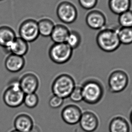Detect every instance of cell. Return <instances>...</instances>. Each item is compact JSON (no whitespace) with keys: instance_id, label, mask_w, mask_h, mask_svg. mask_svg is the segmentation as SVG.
Masks as SVG:
<instances>
[{"instance_id":"cell-1","label":"cell","mask_w":132,"mask_h":132,"mask_svg":"<svg viewBox=\"0 0 132 132\" xmlns=\"http://www.w3.org/2000/svg\"><path fill=\"white\" fill-rule=\"evenodd\" d=\"M81 86L84 102L89 105H95L101 101L104 94V88L100 81L89 78Z\"/></svg>"},{"instance_id":"cell-2","label":"cell","mask_w":132,"mask_h":132,"mask_svg":"<svg viewBox=\"0 0 132 132\" xmlns=\"http://www.w3.org/2000/svg\"><path fill=\"white\" fill-rule=\"evenodd\" d=\"M25 94L20 88L19 80L13 79L5 90L3 100L4 103L11 108H17L23 104Z\"/></svg>"},{"instance_id":"cell-3","label":"cell","mask_w":132,"mask_h":132,"mask_svg":"<svg viewBox=\"0 0 132 132\" xmlns=\"http://www.w3.org/2000/svg\"><path fill=\"white\" fill-rule=\"evenodd\" d=\"M76 86L75 80L72 76L62 74L54 79L52 85V91L53 95L66 99L69 97Z\"/></svg>"},{"instance_id":"cell-4","label":"cell","mask_w":132,"mask_h":132,"mask_svg":"<svg viewBox=\"0 0 132 132\" xmlns=\"http://www.w3.org/2000/svg\"><path fill=\"white\" fill-rule=\"evenodd\" d=\"M96 41L99 48L107 53L116 51L121 44L116 30L112 29L101 31L97 35Z\"/></svg>"},{"instance_id":"cell-5","label":"cell","mask_w":132,"mask_h":132,"mask_svg":"<svg viewBox=\"0 0 132 132\" xmlns=\"http://www.w3.org/2000/svg\"><path fill=\"white\" fill-rule=\"evenodd\" d=\"M108 90L113 93H119L127 87L129 78L127 74L123 70H116L111 72L107 78Z\"/></svg>"},{"instance_id":"cell-6","label":"cell","mask_w":132,"mask_h":132,"mask_svg":"<svg viewBox=\"0 0 132 132\" xmlns=\"http://www.w3.org/2000/svg\"><path fill=\"white\" fill-rule=\"evenodd\" d=\"M72 51L73 50L66 43L54 44L50 48L49 56L55 63L64 64L72 57Z\"/></svg>"},{"instance_id":"cell-7","label":"cell","mask_w":132,"mask_h":132,"mask_svg":"<svg viewBox=\"0 0 132 132\" xmlns=\"http://www.w3.org/2000/svg\"><path fill=\"white\" fill-rule=\"evenodd\" d=\"M20 37L27 42H32L39 35L38 22L33 20H27L23 22L19 28Z\"/></svg>"},{"instance_id":"cell-8","label":"cell","mask_w":132,"mask_h":132,"mask_svg":"<svg viewBox=\"0 0 132 132\" xmlns=\"http://www.w3.org/2000/svg\"><path fill=\"white\" fill-rule=\"evenodd\" d=\"M59 19L66 24H72L77 18V11L75 6L70 2H64L59 4L57 9Z\"/></svg>"},{"instance_id":"cell-9","label":"cell","mask_w":132,"mask_h":132,"mask_svg":"<svg viewBox=\"0 0 132 132\" xmlns=\"http://www.w3.org/2000/svg\"><path fill=\"white\" fill-rule=\"evenodd\" d=\"M82 114V111L80 107L71 104L67 105L62 109L61 117L67 124L74 125L79 123Z\"/></svg>"},{"instance_id":"cell-10","label":"cell","mask_w":132,"mask_h":132,"mask_svg":"<svg viewBox=\"0 0 132 132\" xmlns=\"http://www.w3.org/2000/svg\"><path fill=\"white\" fill-rule=\"evenodd\" d=\"M78 123L84 132H94L99 126V119L93 112L85 111L82 112Z\"/></svg>"},{"instance_id":"cell-11","label":"cell","mask_w":132,"mask_h":132,"mask_svg":"<svg viewBox=\"0 0 132 132\" xmlns=\"http://www.w3.org/2000/svg\"><path fill=\"white\" fill-rule=\"evenodd\" d=\"M20 88L25 94L35 93L39 88V80L36 75L27 73L19 80Z\"/></svg>"},{"instance_id":"cell-12","label":"cell","mask_w":132,"mask_h":132,"mask_svg":"<svg viewBox=\"0 0 132 132\" xmlns=\"http://www.w3.org/2000/svg\"><path fill=\"white\" fill-rule=\"evenodd\" d=\"M25 65L24 57L11 54L6 59L5 66L8 71L12 73L20 72Z\"/></svg>"},{"instance_id":"cell-13","label":"cell","mask_w":132,"mask_h":132,"mask_svg":"<svg viewBox=\"0 0 132 132\" xmlns=\"http://www.w3.org/2000/svg\"><path fill=\"white\" fill-rule=\"evenodd\" d=\"M34 125L33 119L27 114H19L15 118L14 126L15 130L20 132H28Z\"/></svg>"},{"instance_id":"cell-14","label":"cell","mask_w":132,"mask_h":132,"mask_svg":"<svg viewBox=\"0 0 132 132\" xmlns=\"http://www.w3.org/2000/svg\"><path fill=\"white\" fill-rule=\"evenodd\" d=\"M5 50L11 54L23 57L27 53L29 46L26 41L20 37H16L11 45Z\"/></svg>"},{"instance_id":"cell-15","label":"cell","mask_w":132,"mask_h":132,"mask_svg":"<svg viewBox=\"0 0 132 132\" xmlns=\"http://www.w3.org/2000/svg\"><path fill=\"white\" fill-rule=\"evenodd\" d=\"M86 22L87 26L92 29H101L105 24V18L101 12L92 11L87 15Z\"/></svg>"},{"instance_id":"cell-16","label":"cell","mask_w":132,"mask_h":132,"mask_svg":"<svg viewBox=\"0 0 132 132\" xmlns=\"http://www.w3.org/2000/svg\"><path fill=\"white\" fill-rule=\"evenodd\" d=\"M109 130L110 132H129V122L123 117H115L110 120Z\"/></svg>"},{"instance_id":"cell-17","label":"cell","mask_w":132,"mask_h":132,"mask_svg":"<svg viewBox=\"0 0 132 132\" xmlns=\"http://www.w3.org/2000/svg\"><path fill=\"white\" fill-rule=\"evenodd\" d=\"M70 32L65 26L58 24L55 26L50 37L54 44L63 43L66 42Z\"/></svg>"},{"instance_id":"cell-18","label":"cell","mask_w":132,"mask_h":132,"mask_svg":"<svg viewBox=\"0 0 132 132\" xmlns=\"http://www.w3.org/2000/svg\"><path fill=\"white\" fill-rule=\"evenodd\" d=\"M16 38L15 32L7 26L0 27V46L4 50L7 48Z\"/></svg>"},{"instance_id":"cell-19","label":"cell","mask_w":132,"mask_h":132,"mask_svg":"<svg viewBox=\"0 0 132 132\" xmlns=\"http://www.w3.org/2000/svg\"><path fill=\"white\" fill-rule=\"evenodd\" d=\"M131 0H110L109 6L113 13L119 15L129 10Z\"/></svg>"},{"instance_id":"cell-20","label":"cell","mask_w":132,"mask_h":132,"mask_svg":"<svg viewBox=\"0 0 132 132\" xmlns=\"http://www.w3.org/2000/svg\"><path fill=\"white\" fill-rule=\"evenodd\" d=\"M39 35L44 37H49L51 35L55 25L48 19H44L38 22Z\"/></svg>"},{"instance_id":"cell-21","label":"cell","mask_w":132,"mask_h":132,"mask_svg":"<svg viewBox=\"0 0 132 132\" xmlns=\"http://www.w3.org/2000/svg\"><path fill=\"white\" fill-rule=\"evenodd\" d=\"M121 44L128 45L132 44V28L120 27L116 29Z\"/></svg>"},{"instance_id":"cell-22","label":"cell","mask_w":132,"mask_h":132,"mask_svg":"<svg viewBox=\"0 0 132 132\" xmlns=\"http://www.w3.org/2000/svg\"><path fill=\"white\" fill-rule=\"evenodd\" d=\"M81 41V37L79 34L76 31H72L69 34L65 43L73 50L79 46Z\"/></svg>"},{"instance_id":"cell-23","label":"cell","mask_w":132,"mask_h":132,"mask_svg":"<svg viewBox=\"0 0 132 132\" xmlns=\"http://www.w3.org/2000/svg\"><path fill=\"white\" fill-rule=\"evenodd\" d=\"M119 22L121 27L132 28V11L129 10L120 14Z\"/></svg>"},{"instance_id":"cell-24","label":"cell","mask_w":132,"mask_h":132,"mask_svg":"<svg viewBox=\"0 0 132 132\" xmlns=\"http://www.w3.org/2000/svg\"><path fill=\"white\" fill-rule=\"evenodd\" d=\"M39 97L36 93L25 94L23 103L28 108H35L38 105Z\"/></svg>"},{"instance_id":"cell-25","label":"cell","mask_w":132,"mask_h":132,"mask_svg":"<svg viewBox=\"0 0 132 132\" xmlns=\"http://www.w3.org/2000/svg\"><path fill=\"white\" fill-rule=\"evenodd\" d=\"M69 98L71 101L74 103H80L83 101V95L82 90L81 86H76L72 91Z\"/></svg>"},{"instance_id":"cell-26","label":"cell","mask_w":132,"mask_h":132,"mask_svg":"<svg viewBox=\"0 0 132 132\" xmlns=\"http://www.w3.org/2000/svg\"><path fill=\"white\" fill-rule=\"evenodd\" d=\"M64 100L57 96L53 95L50 99L48 104L52 108H59L63 105Z\"/></svg>"},{"instance_id":"cell-27","label":"cell","mask_w":132,"mask_h":132,"mask_svg":"<svg viewBox=\"0 0 132 132\" xmlns=\"http://www.w3.org/2000/svg\"><path fill=\"white\" fill-rule=\"evenodd\" d=\"M80 5L84 9H92L97 4L98 0H78Z\"/></svg>"},{"instance_id":"cell-28","label":"cell","mask_w":132,"mask_h":132,"mask_svg":"<svg viewBox=\"0 0 132 132\" xmlns=\"http://www.w3.org/2000/svg\"><path fill=\"white\" fill-rule=\"evenodd\" d=\"M28 132H40V130L38 127L34 125L31 129Z\"/></svg>"},{"instance_id":"cell-29","label":"cell","mask_w":132,"mask_h":132,"mask_svg":"<svg viewBox=\"0 0 132 132\" xmlns=\"http://www.w3.org/2000/svg\"><path fill=\"white\" fill-rule=\"evenodd\" d=\"M129 122H130V124L132 125V110L131 111V112H130V114H129Z\"/></svg>"},{"instance_id":"cell-30","label":"cell","mask_w":132,"mask_h":132,"mask_svg":"<svg viewBox=\"0 0 132 132\" xmlns=\"http://www.w3.org/2000/svg\"><path fill=\"white\" fill-rule=\"evenodd\" d=\"M11 132H19V131H17V130H13V131H11Z\"/></svg>"},{"instance_id":"cell-31","label":"cell","mask_w":132,"mask_h":132,"mask_svg":"<svg viewBox=\"0 0 132 132\" xmlns=\"http://www.w3.org/2000/svg\"><path fill=\"white\" fill-rule=\"evenodd\" d=\"M0 1H2V0H0Z\"/></svg>"}]
</instances>
